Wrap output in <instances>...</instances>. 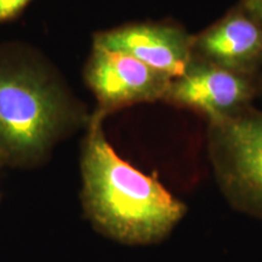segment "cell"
<instances>
[{"label":"cell","instance_id":"7a4b0ae2","mask_svg":"<svg viewBox=\"0 0 262 262\" xmlns=\"http://www.w3.org/2000/svg\"><path fill=\"white\" fill-rule=\"evenodd\" d=\"M90 116L38 56L0 48V164H38Z\"/></svg>","mask_w":262,"mask_h":262},{"label":"cell","instance_id":"9c48e42d","mask_svg":"<svg viewBox=\"0 0 262 262\" xmlns=\"http://www.w3.org/2000/svg\"><path fill=\"white\" fill-rule=\"evenodd\" d=\"M238 5L262 25V0H241Z\"/></svg>","mask_w":262,"mask_h":262},{"label":"cell","instance_id":"30bf717a","mask_svg":"<svg viewBox=\"0 0 262 262\" xmlns=\"http://www.w3.org/2000/svg\"><path fill=\"white\" fill-rule=\"evenodd\" d=\"M257 84H258V90H260V95H262V71L260 74L257 75Z\"/></svg>","mask_w":262,"mask_h":262},{"label":"cell","instance_id":"52a82bcc","mask_svg":"<svg viewBox=\"0 0 262 262\" xmlns=\"http://www.w3.org/2000/svg\"><path fill=\"white\" fill-rule=\"evenodd\" d=\"M192 56L257 78L262 71V25L239 5L193 34Z\"/></svg>","mask_w":262,"mask_h":262},{"label":"cell","instance_id":"3957f363","mask_svg":"<svg viewBox=\"0 0 262 262\" xmlns=\"http://www.w3.org/2000/svg\"><path fill=\"white\" fill-rule=\"evenodd\" d=\"M206 152L225 199L242 214L262 220V111L210 123Z\"/></svg>","mask_w":262,"mask_h":262},{"label":"cell","instance_id":"277c9868","mask_svg":"<svg viewBox=\"0 0 262 262\" xmlns=\"http://www.w3.org/2000/svg\"><path fill=\"white\" fill-rule=\"evenodd\" d=\"M258 95L257 78L192 56L183 73L171 80L163 101L196 111L210 124L231 119L254 107Z\"/></svg>","mask_w":262,"mask_h":262},{"label":"cell","instance_id":"6da1fadb","mask_svg":"<svg viewBox=\"0 0 262 262\" xmlns=\"http://www.w3.org/2000/svg\"><path fill=\"white\" fill-rule=\"evenodd\" d=\"M107 114H91L81 145V202L100 233L127 245L156 244L168 238L187 206L155 175L123 159L103 129Z\"/></svg>","mask_w":262,"mask_h":262},{"label":"cell","instance_id":"5b68a950","mask_svg":"<svg viewBox=\"0 0 262 262\" xmlns=\"http://www.w3.org/2000/svg\"><path fill=\"white\" fill-rule=\"evenodd\" d=\"M84 79L97 110L108 116L123 107L163 101L172 78L129 55L93 44Z\"/></svg>","mask_w":262,"mask_h":262},{"label":"cell","instance_id":"ba28073f","mask_svg":"<svg viewBox=\"0 0 262 262\" xmlns=\"http://www.w3.org/2000/svg\"><path fill=\"white\" fill-rule=\"evenodd\" d=\"M29 2L31 0H0V22L15 17Z\"/></svg>","mask_w":262,"mask_h":262},{"label":"cell","instance_id":"8992f818","mask_svg":"<svg viewBox=\"0 0 262 262\" xmlns=\"http://www.w3.org/2000/svg\"><path fill=\"white\" fill-rule=\"evenodd\" d=\"M192 37L175 22H136L96 33L93 44L129 55L173 79L192 60Z\"/></svg>","mask_w":262,"mask_h":262}]
</instances>
